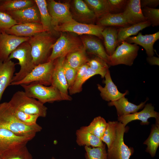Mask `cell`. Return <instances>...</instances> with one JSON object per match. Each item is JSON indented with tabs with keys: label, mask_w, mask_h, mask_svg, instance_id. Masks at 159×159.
I'll return each instance as SVG.
<instances>
[{
	"label": "cell",
	"mask_w": 159,
	"mask_h": 159,
	"mask_svg": "<svg viewBox=\"0 0 159 159\" xmlns=\"http://www.w3.org/2000/svg\"><path fill=\"white\" fill-rule=\"evenodd\" d=\"M16 64L11 60L0 61V101L5 90L11 82Z\"/></svg>",
	"instance_id": "obj_23"
},
{
	"label": "cell",
	"mask_w": 159,
	"mask_h": 159,
	"mask_svg": "<svg viewBox=\"0 0 159 159\" xmlns=\"http://www.w3.org/2000/svg\"><path fill=\"white\" fill-rule=\"evenodd\" d=\"M18 24L41 23L39 12L36 4L22 9L7 13Z\"/></svg>",
	"instance_id": "obj_21"
},
{
	"label": "cell",
	"mask_w": 159,
	"mask_h": 159,
	"mask_svg": "<svg viewBox=\"0 0 159 159\" xmlns=\"http://www.w3.org/2000/svg\"><path fill=\"white\" fill-rule=\"evenodd\" d=\"M9 102L14 109L39 117H44L47 115V108L44 104L28 96L24 91L16 92Z\"/></svg>",
	"instance_id": "obj_3"
},
{
	"label": "cell",
	"mask_w": 159,
	"mask_h": 159,
	"mask_svg": "<svg viewBox=\"0 0 159 159\" xmlns=\"http://www.w3.org/2000/svg\"><path fill=\"white\" fill-rule=\"evenodd\" d=\"M55 63V60L39 64L36 66L23 79L11 83L10 85H27L36 82L45 86H50Z\"/></svg>",
	"instance_id": "obj_7"
},
{
	"label": "cell",
	"mask_w": 159,
	"mask_h": 159,
	"mask_svg": "<svg viewBox=\"0 0 159 159\" xmlns=\"http://www.w3.org/2000/svg\"><path fill=\"white\" fill-rule=\"evenodd\" d=\"M151 117L155 118L156 121L159 120V113L154 110V107L151 103H148L141 111L118 117L117 119L125 126L129 122L136 120H140L141 125H148L149 123L148 120Z\"/></svg>",
	"instance_id": "obj_16"
},
{
	"label": "cell",
	"mask_w": 159,
	"mask_h": 159,
	"mask_svg": "<svg viewBox=\"0 0 159 159\" xmlns=\"http://www.w3.org/2000/svg\"><path fill=\"white\" fill-rule=\"evenodd\" d=\"M110 13L118 14L122 13L127 4L128 0H107Z\"/></svg>",
	"instance_id": "obj_43"
},
{
	"label": "cell",
	"mask_w": 159,
	"mask_h": 159,
	"mask_svg": "<svg viewBox=\"0 0 159 159\" xmlns=\"http://www.w3.org/2000/svg\"><path fill=\"white\" fill-rule=\"evenodd\" d=\"M130 25L147 21L143 16L140 5V0H128L122 13Z\"/></svg>",
	"instance_id": "obj_22"
},
{
	"label": "cell",
	"mask_w": 159,
	"mask_h": 159,
	"mask_svg": "<svg viewBox=\"0 0 159 159\" xmlns=\"http://www.w3.org/2000/svg\"><path fill=\"white\" fill-rule=\"evenodd\" d=\"M18 24L9 14L0 10V33Z\"/></svg>",
	"instance_id": "obj_42"
},
{
	"label": "cell",
	"mask_w": 159,
	"mask_h": 159,
	"mask_svg": "<svg viewBox=\"0 0 159 159\" xmlns=\"http://www.w3.org/2000/svg\"><path fill=\"white\" fill-rule=\"evenodd\" d=\"M70 9L72 19L78 22L94 24L97 20L94 13L82 0H73L70 4Z\"/></svg>",
	"instance_id": "obj_15"
},
{
	"label": "cell",
	"mask_w": 159,
	"mask_h": 159,
	"mask_svg": "<svg viewBox=\"0 0 159 159\" xmlns=\"http://www.w3.org/2000/svg\"><path fill=\"white\" fill-rule=\"evenodd\" d=\"M139 49V46L136 44H130L125 41L122 42L110 56L109 65H132L138 56Z\"/></svg>",
	"instance_id": "obj_10"
},
{
	"label": "cell",
	"mask_w": 159,
	"mask_h": 159,
	"mask_svg": "<svg viewBox=\"0 0 159 159\" xmlns=\"http://www.w3.org/2000/svg\"><path fill=\"white\" fill-rule=\"evenodd\" d=\"M28 96L36 99L42 103H53L55 101L66 100V98L56 87L51 85L45 86L33 82L21 85Z\"/></svg>",
	"instance_id": "obj_5"
},
{
	"label": "cell",
	"mask_w": 159,
	"mask_h": 159,
	"mask_svg": "<svg viewBox=\"0 0 159 159\" xmlns=\"http://www.w3.org/2000/svg\"><path fill=\"white\" fill-rule=\"evenodd\" d=\"M76 135V142L79 146L96 147L104 144L100 138L87 131L83 127L77 130Z\"/></svg>",
	"instance_id": "obj_25"
},
{
	"label": "cell",
	"mask_w": 159,
	"mask_h": 159,
	"mask_svg": "<svg viewBox=\"0 0 159 159\" xmlns=\"http://www.w3.org/2000/svg\"><path fill=\"white\" fill-rule=\"evenodd\" d=\"M80 38L86 52L101 58L109 65L110 56L99 38L88 35H82Z\"/></svg>",
	"instance_id": "obj_17"
},
{
	"label": "cell",
	"mask_w": 159,
	"mask_h": 159,
	"mask_svg": "<svg viewBox=\"0 0 159 159\" xmlns=\"http://www.w3.org/2000/svg\"><path fill=\"white\" fill-rule=\"evenodd\" d=\"M43 32V28L41 23L31 22L14 25L5 32L8 34L18 37H31Z\"/></svg>",
	"instance_id": "obj_20"
},
{
	"label": "cell",
	"mask_w": 159,
	"mask_h": 159,
	"mask_svg": "<svg viewBox=\"0 0 159 159\" xmlns=\"http://www.w3.org/2000/svg\"><path fill=\"white\" fill-rule=\"evenodd\" d=\"M33 138L19 136L8 130L0 129V156L2 157L26 146Z\"/></svg>",
	"instance_id": "obj_11"
},
{
	"label": "cell",
	"mask_w": 159,
	"mask_h": 159,
	"mask_svg": "<svg viewBox=\"0 0 159 159\" xmlns=\"http://www.w3.org/2000/svg\"><path fill=\"white\" fill-rule=\"evenodd\" d=\"M30 37L9 34L5 32L0 33V61H7L10 54L21 44Z\"/></svg>",
	"instance_id": "obj_13"
},
{
	"label": "cell",
	"mask_w": 159,
	"mask_h": 159,
	"mask_svg": "<svg viewBox=\"0 0 159 159\" xmlns=\"http://www.w3.org/2000/svg\"><path fill=\"white\" fill-rule=\"evenodd\" d=\"M0 159H1V158L0 156Z\"/></svg>",
	"instance_id": "obj_48"
},
{
	"label": "cell",
	"mask_w": 159,
	"mask_h": 159,
	"mask_svg": "<svg viewBox=\"0 0 159 159\" xmlns=\"http://www.w3.org/2000/svg\"><path fill=\"white\" fill-rule=\"evenodd\" d=\"M55 36L51 33L43 31L30 38L28 41L31 47L35 66L47 62L49 54L55 42Z\"/></svg>",
	"instance_id": "obj_2"
},
{
	"label": "cell",
	"mask_w": 159,
	"mask_h": 159,
	"mask_svg": "<svg viewBox=\"0 0 159 159\" xmlns=\"http://www.w3.org/2000/svg\"><path fill=\"white\" fill-rule=\"evenodd\" d=\"M51 159H57L56 158H55L54 157H52V158H51Z\"/></svg>",
	"instance_id": "obj_47"
},
{
	"label": "cell",
	"mask_w": 159,
	"mask_h": 159,
	"mask_svg": "<svg viewBox=\"0 0 159 159\" xmlns=\"http://www.w3.org/2000/svg\"><path fill=\"white\" fill-rule=\"evenodd\" d=\"M159 4V0H140L141 8L144 7L155 8Z\"/></svg>",
	"instance_id": "obj_45"
},
{
	"label": "cell",
	"mask_w": 159,
	"mask_h": 159,
	"mask_svg": "<svg viewBox=\"0 0 159 159\" xmlns=\"http://www.w3.org/2000/svg\"><path fill=\"white\" fill-rule=\"evenodd\" d=\"M159 39V32L152 34L143 35L139 32L136 36L130 37L124 41L130 43H134L142 47L145 50L148 57L154 56V43Z\"/></svg>",
	"instance_id": "obj_19"
},
{
	"label": "cell",
	"mask_w": 159,
	"mask_h": 159,
	"mask_svg": "<svg viewBox=\"0 0 159 159\" xmlns=\"http://www.w3.org/2000/svg\"><path fill=\"white\" fill-rule=\"evenodd\" d=\"M107 125L105 120L98 116L95 117L88 126L82 127L87 131L101 140Z\"/></svg>",
	"instance_id": "obj_34"
},
{
	"label": "cell",
	"mask_w": 159,
	"mask_h": 159,
	"mask_svg": "<svg viewBox=\"0 0 159 159\" xmlns=\"http://www.w3.org/2000/svg\"><path fill=\"white\" fill-rule=\"evenodd\" d=\"M40 13L41 23L43 31L51 33L54 35L56 32L52 24V19L47 9V3L45 0H34Z\"/></svg>",
	"instance_id": "obj_26"
},
{
	"label": "cell",
	"mask_w": 159,
	"mask_h": 159,
	"mask_svg": "<svg viewBox=\"0 0 159 159\" xmlns=\"http://www.w3.org/2000/svg\"><path fill=\"white\" fill-rule=\"evenodd\" d=\"M47 9L54 28L72 19L69 2L61 3L54 0L47 1Z\"/></svg>",
	"instance_id": "obj_12"
},
{
	"label": "cell",
	"mask_w": 159,
	"mask_h": 159,
	"mask_svg": "<svg viewBox=\"0 0 159 159\" xmlns=\"http://www.w3.org/2000/svg\"><path fill=\"white\" fill-rule=\"evenodd\" d=\"M96 24L103 26H110L123 28L130 25L124 17L122 13H110L97 20Z\"/></svg>",
	"instance_id": "obj_27"
},
{
	"label": "cell",
	"mask_w": 159,
	"mask_h": 159,
	"mask_svg": "<svg viewBox=\"0 0 159 159\" xmlns=\"http://www.w3.org/2000/svg\"><path fill=\"white\" fill-rule=\"evenodd\" d=\"M63 71L66 78L68 90L72 86L75 81L77 70L71 67L66 62L65 59L63 64Z\"/></svg>",
	"instance_id": "obj_44"
},
{
	"label": "cell",
	"mask_w": 159,
	"mask_h": 159,
	"mask_svg": "<svg viewBox=\"0 0 159 159\" xmlns=\"http://www.w3.org/2000/svg\"><path fill=\"white\" fill-rule=\"evenodd\" d=\"M84 1L94 13L97 20L110 13L107 0H85Z\"/></svg>",
	"instance_id": "obj_33"
},
{
	"label": "cell",
	"mask_w": 159,
	"mask_h": 159,
	"mask_svg": "<svg viewBox=\"0 0 159 159\" xmlns=\"http://www.w3.org/2000/svg\"><path fill=\"white\" fill-rule=\"evenodd\" d=\"M85 159H107L105 144L101 147L85 146Z\"/></svg>",
	"instance_id": "obj_36"
},
{
	"label": "cell",
	"mask_w": 159,
	"mask_h": 159,
	"mask_svg": "<svg viewBox=\"0 0 159 159\" xmlns=\"http://www.w3.org/2000/svg\"><path fill=\"white\" fill-rule=\"evenodd\" d=\"M13 59L19 60L18 64L20 65V68L14 76L11 83L23 79L36 66L34 63L31 47L28 41L24 42L19 45L10 54L7 60Z\"/></svg>",
	"instance_id": "obj_4"
},
{
	"label": "cell",
	"mask_w": 159,
	"mask_h": 159,
	"mask_svg": "<svg viewBox=\"0 0 159 159\" xmlns=\"http://www.w3.org/2000/svg\"><path fill=\"white\" fill-rule=\"evenodd\" d=\"M118 29L112 26L105 27L102 32L105 50L107 54L111 56L117 47Z\"/></svg>",
	"instance_id": "obj_29"
},
{
	"label": "cell",
	"mask_w": 159,
	"mask_h": 159,
	"mask_svg": "<svg viewBox=\"0 0 159 159\" xmlns=\"http://www.w3.org/2000/svg\"><path fill=\"white\" fill-rule=\"evenodd\" d=\"M99 73L88 67L86 73L80 80L77 84L73 85L68 90L70 95L78 93L82 91V86L83 84L88 79L92 76Z\"/></svg>",
	"instance_id": "obj_39"
},
{
	"label": "cell",
	"mask_w": 159,
	"mask_h": 159,
	"mask_svg": "<svg viewBox=\"0 0 159 159\" xmlns=\"http://www.w3.org/2000/svg\"><path fill=\"white\" fill-rule=\"evenodd\" d=\"M105 27L78 22L72 18L54 28L57 32H72L81 35H91L102 39V32Z\"/></svg>",
	"instance_id": "obj_8"
},
{
	"label": "cell",
	"mask_w": 159,
	"mask_h": 159,
	"mask_svg": "<svg viewBox=\"0 0 159 159\" xmlns=\"http://www.w3.org/2000/svg\"><path fill=\"white\" fill-rule=\"evenodd\" d=\"M82 45L80 38L69 32H61L60 37L52 46V52L47 62L66 57Z\"/></svg>",
	"instance_id": "obj_6"
},
{
	"label": "cell",
	"mask_w": 159,
	"mask_h": 159,
	"mask_svg": "<svg viewBox=\"0 0 159 159\" xmlns=\"http://www.w3.org/2000/svg\"><path fill=\"white\" fill-rule=\"evenodd\" d=\"M13 109L14 114L16 118L23 124L27 126H31L37 124V121L38 118L39 117L38 116L28 114L21 111L14 109L13 108Z\"/></svg>",
	"instance_id": "obj_40"
},
{
	"label": "cell",
	"mask_w": 159,
	"mask_h": 159,
	"mask_svg": "<svg viewBox=\"0 0 159 159\" xmlns=\"http://www.w3.org/2000/svg\"><path fill=\"white\" fill-rule=\"evenodd\" d=\"M36 4L33 0H0V10L6 13L22 9Z\"/></svg>",
	"instance_id": "obj_32"
},
{
	"label": "cell",
	"mask_w": 159,
	"mask_h": 159,
	"mask_svg": "<svg viewBox=\"0 0 159 159\" xmlns=\"http://www.w3.org/2000/svg\"><path fill=\"white\" fill-rule=\"evenodd\" d=\"M65 57H60L55 60L51 85L56 87L66 98V100L71 101L72 98L68 94V86L63 71V64Z\"/></svg>",
	"instance_id": "obj_14"
},
{
	"label": "cell",
	"mask_w": 159,
	"mask_h": 159,
	"mask_svg": "<svg viewBox=\"0 0 159 159\" xmlns=\"http://www.w3.org/2000/svg\"><path fill=\"white\" fill-rule=\"evenodd\" d=\"M86 51L82 45L76 50L68 54L66 56V62L71 67L77 70L83 65L87 63L89 59Z\"/></svg>",
	"instance_id": "obj_28"
},
{
	"label": "cell",
	"mask_w": 159,
	"mask_h": 159,
	"mask_svg": "<svg viewBox=\"0 0 159 159\" xmlns=\"http://www.w3.org/2000/svg\"><path fill=\"white\" fill-rule=\"evenodd\" d=\"M0 129L8 130L19 136L34 138L42 127L37 124L29 126L21 123L15 116L9 102L0 104Z\"/></svg>",
	"instance_id": "obj_1"
},
{
	"label": "cell",
	"mask_w": 159,
	"mask_h": 159,
	"mask_svg": "<svg viewBox=\"0 0 159 159\" xmlns=\"http://www.w3.org/2000/svg\"><path fill=\"white\" fill-rule=\"evenodd\" d=\"M126 130L125 126L118 121L116 125L115 139L111 145L107 148V159H130L133 154V148L128 147L124 143V135Z\"/></svg>",
	"instance_id": "obj_9"
},
{
	"label": "cell",
	"mask_w": 159,
	"mask_h": 159,
	"mask_svg": "<svg viewBox=\"0 0 159 159\" xmlns=\"http://www.w3.org/2000/svg\"><path fill=\"white\" fill-rule=\"evenodd\" d=\"M87 64L91 69L98 72L102 78L104 77L109 70L108 64L103 59L97 56L89 59Z\"/></svg>",
	"instance_id": "obj_35"
},
{
	"label": "cell",
	"mask_w": 159,
	"mask_h": 159,
	"mask_svg": "<svg viewBox=\"0 0 159 159\" xmlns=\"http://www.w3.org/2000/svg\"><path fill=\"white\" fill-rule=\"evenodd\" d=\"M143 144L147 146L145 151L154 157L159 145V120L152 125L150 134Z\"/></svg>",
	"instance_id": "obj_31"
},
{
	"label": "cell",
	"mask_w": 159,
	"mask_h": 159,
	"mask_svg": "<svg viewBox=\"0 0 159 159\" xmlns=\"http://www.w3.org/2000/svg\"><path fill=\"white\" fill-rule=\"evenodd\" d=\"M151 25L148 21L131 25L127 27L120 28L118 29L117 47L126 38L135 35L144 28Z\"/></svg>",
	"instance_id": "obj_30"
},
{
	"label": "cell",
	"mask_w": 159,
	"mask_h": 159,
	"mask_svg": "<svg viewBox=\"0 0 159 159\" xmlns=\"http://www.w3.org/2000/svg\"><path fill=\"white\" fill-rule=\"evenodd\" d=\"M117 121H109L104 134L101 139L102 141L107 145V148L114 142L116 136V125Z\"/></svg>",
	"instance_id": "obj_37"
},
{
	"label": "cell",
	"mask_w": 159,
	"mask_h": 159,
	"mask_svg": "<svg viewBox=\"0 0 159 159\" xmlns=\"http://www.w3.org/2000/svg\"><path fill=\"white\" fill-rule=\"evenodd\" d=\"M143 14L151 25L156 26L159 25V9L144 7L142 8Z\"/></svg>",
	"instance_id": "obj_38"
},
{
	"label": "cell",
	"mask_w": 159,
	"mask_h": 159,
	"mask_svg": "<svg viewBox=\"0 0 159 159\" xmlns=\"http://www.w3.org/2000/svg\"><path fill=\"white\" fill-rule=\"evenodd\" d=\"M148 62L152 65H157L159 64V57L153 56L150 57H148L146 59Z\"/></svg>",
	"instance_id": "obj_46"
},
{
	"label": "cell",
	"mask_w": 159,
	"mask_h": 159,
	"mask_svg": "<svg viewBox=\"0 0 159 159\" xmlns=\"http://www.w3.org/2000/svg\"><path fill=\"white\" fill-rule=\"evenodd\" d=\"M1 159H33L26 146L15 150L2 157Z\"/></svg>",
	"instance_id": "obj_41"
},
{
	"label": "cell",
	"mask_w": 159,
	"mask_h": 159,
	"mask_svg": "<svg viewBox=\"0 0 159 159\" xmlns=\"http://www.w3.org/2000/svg\"><path fill=\"white\" fill-rule=\"evenodd\" d=\"M147 100L141 102L139 105H135L128 101L125 96L118 100L108 103L109 106H115L116 109L118 117L125 115L132 114L138 112L145 106Z\"/></svg>",
	"instance_id": "obj_24"
},
{
	"label": "cell",
	"mask_w": 159,
	"mask_h": 159,
	"mask_svg": "<svg viewBox=\"0 0 159 159\" xmlns=\"http://www.w3.org/2000/svg\"><path fill=\"white\" fill-rule=\"evenodd\" d=\"M104 77L105 87H103L99 84L97 85L98 89L100 92V96L103 100L109 102L113 101L125 96L127 94L128 91L124 93H121L118 91L112 80L109 70L107 71Z\"/></svg>",
	"instance_id": "obj_18"
}]
</instances>
